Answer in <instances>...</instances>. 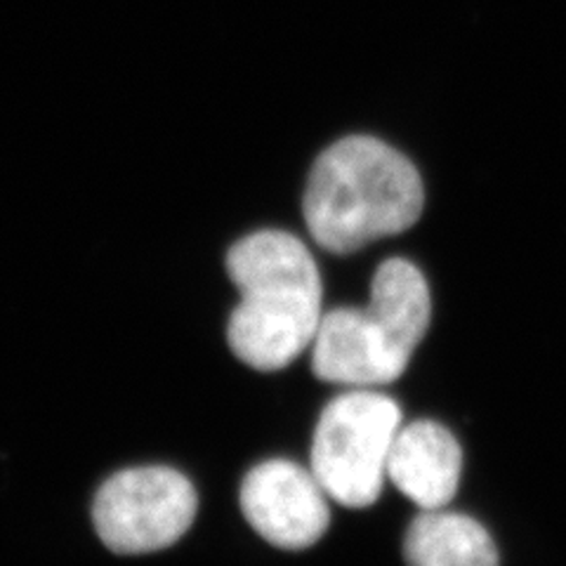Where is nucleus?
<instances>
[{
  "label": "nucleus",
  "instance_id": "nucleus-1",
  "mask_svg": "<svg viewBox=\"0 0 566 566\" xmlns=\"http://www.w3.org/2000/svg\"><path fill=\"white\" fill-rule=\"evenodd\" d=\"M424 208L416 166L370 135H349L316 156L303 199L316 245L333 255L357 253L411 229Z\"/></svg>",
  "mask_w": 566,
  "mask_h": 566
},
{
  "label": "nucleus",
  "instance_id": "nucleus-2",
  "mask_svg": "<svg viewBox=\"0 0 566 566\" xmlns=\"http://www.w3.org/2000/svg\"><path fill=\"white\" fill-rule=\"evenodd\" d=\"M227 274L241 293L227 340L255 370L286 368L316 338L322 324V274L310 248L279 229L248 234L227 253Z\"/></svg>",
  "mask_w": 566,
  "mask_h": 566
},
{
  "label": "nucleus",
  "instance_id": "nucleus-3",
  "mask_svg": "<svg viewBox=\"0 0 566 566\" xmlns=\"http://www.w3.org/2000/svg\"><path fill=\"white\" fill-rule=\"evenodd\" d=\"M432 318L428 281L413 262L385 260L370 283L366 310L340 307L322 316L312 343L318 380L376 387L403 376Z\"/></svg>",
  "mask_w": 566,
  "mask_h": 566
},
{
  "label": "nucleus",
  "instance_id": "nucleus-4",
  "mask_svg": "<svg viewBox=\"0 0 566 566\" xmlns=\"http://www.w3.org/2000/svg\"><path fill=\"white\" fill-rule=\"evenodd\" d=\"M399 428L401 409L387 395L354 389L328 401L312 439V472L328 499L349 510L374 505Z\"/></svg>",
  "mask_w": 566,
  "mask_h": 566
},
{
  "label": "nucleus",
  "instance_id": "nucleus-5",
  "mask_svg": "<svg viewBox=\"0 0 566 566\" xmlns=\"http://www.w3.org/2000/svg\"><path fill=\"white\" fill-rule=\"evenodd\" d=\"M199 510L182 472L164 465L133 468L106 480L93 503L102 543L116 555H147L180 541Z\"/></svg>",
  "mask_w": 566,
  "mask_h": 566
},
{
  "label": "nucleus",
  "instance_id": "nucleus-6",
  "mask_svg": "<svg viewBox=\"0 0 566 566\" xmlns=\"http://www.w3.org/2000/svg\"><path fill=\"white\" fill-rule=\"evenodd\" d=\"M241 510L258 534L283 551H305L331 524L326 491L312 470L293 460H264L245 474Z\"/></svg>",
  "mask_w": 566,
  "mask_h": 566
},
{
  "label": "nucleus",
  "instance_id": "nucleus-7",
  "mask_svg": "<svg viewBox=\"0 0 566 566\" xmlns=\"http://www.w3.org/2000/svg\"><path fill=\"white\" fill-rule=\"evenodd\" d=\"M463 449L444 424L416 420L399 428L387 455V476L420 510L447 507L460 484Z\"/></svg>",
  "mask_w": 566,
  "mask_h": 566
},
{
  "label": "nucleus",
  "instance_id": "nucleus-8",
  "mask_svg": "<svg viewBox=\"0 0 566 566\" xmlns=\"http://www.w3.org/2000/svg\"><path fill=\"white\" fill-rule=\"evenodd\" d=\"M409 566H501L489 531L460 512L422 510L403 536Z\"/></svg>",
  "mask_w": 566,
  "mask_h": 566
}]
</instances>
